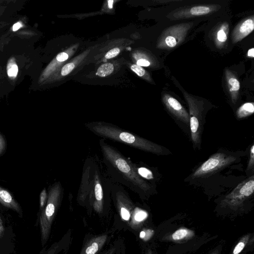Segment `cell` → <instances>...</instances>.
I'll return each instance as SVG.
<instances>
[{
    "mask_svg": "<svg viewBox=\"0 0 254 254\" xmlns=\"http://www.w3.org/2000/svg\"><path fill=\"white\" fill-rule=\"evenodd\" d=\"M0 203L3 206L13 210L19 216H22V210L20 204L12 194L6 189L0 186Z\"/></svg>",
    "mask_w": 254,
    "mask_h": 254,
    "instance_id": "13",
    "label": "cell"
},
{
    "mask_svg": "<svg viewBox=\"0 0 254 254\" xmlns=\"http://www.w3.org/2000/svg\"><path fill=\"white\" fill-rule=\"evenodd\" d=\"M220 249L219 248H217L215 251H213L210 254H220Z\"/></svg>",
    "mask_w": 254,
    "mask_h": 254,
    "instance_id": "38",
    "label": "cell"
},
{
    "mask_svg": "<svg viewBox=\"0 0 254 254\" xmlns=\"http://www.w3.org/2000/svg\"><path fill=\"white\" fill-rule=\"evenodd\" d=\"M191 24L181 23L166 29L161 34L158 47L163 49L176 47L184 41Z\"/></svg>",
    "mask_w": 254,
    "mask_h": 254,
    "instance_id": "6",
    "label": "cell"
},
{
    "mask_svg": "<svg viewBox=\"0 0 254 254\" xmlns=\"http://www.w3.org/2000/svg\"><path fill=\"white\" fill-rule=\"evenodd\" d=\"M118 246L114 245L104 251L102 254H117Z\"/></svg>",
    "mask_w": 254,
    "mask_h": 254,
    "instance_id": "33",
    "label": "cell"
},
{
    "mask_svg": "<svg viewBox=\"0 0 254 254\" xmlns=\"http://www.w3.org/2000/svg\"><path fill=\"white\" fill-rule=\"evenodd\" d=\"M184 96L189 107L190 126L191 140L194 145H198L200 142L202 128V105L195 99L184 92Z\"/></svg>",
    "mask_w": 254,
    "mask_h": 254,
    "instance_id": "4",
    "label": "cell"
},
{
    "mask_svg": "<svg viewBox=\"0 0 254 254\" xmlns=\"http://www.w3.org/2000/svg\"><path fill=\"white\" fill-rule=\"evenodd\" d=\"M93 132L106 139L116 141L145 152L157 155L167 154L166 149L152 141L108 123H93L85 125Z\"/></svg>",
    "mask_w": 254,
    "mask_h": 254,
    "instance_id": "1",
    "label": "cell"
},
{
    "mask_svg": "<svg viewBox=\"0 0 254 254\" xmlns=\"http://www.w3.org/2000/svg\"><path fill=\"white\" fill-rule=\"evenodd\" d=\"M254 165V145L253 144L250 150V158L248 165V169L253 168Z\"/></svg>",
    "mask_w": 254,
    "mask_h": 254,
    "instance_id": "30",
    "label": "cell"
},
{
    "mask_svg": "<svg viewBox=\"0 0 254 254\" xmlns=\"http://www.w3.org/2000/svg\"><path fill=\"white\" fill-rule=\"evenodd\" d=\"M136 64L140 66H148L150 65V63L146 59H140L137 60Z\"/></svg>",
    "mask_w": 254,
    "mask_h": 254,
    "instance_id": "32",
    "label": "cell"
},
{
    "mask_svg": "<svg viewBox=\"0 0 254 254\" xmlns=\"http://www.w3.org/2000/svg\"><path fill=\"white\" fill-rule=\"evenodd\" d=\"M6 148V139L4 136L0 132V156L4 153Z\"/></svg>",
    "mask_w": 254,
    "mask_h": 254,
    "instance_id": "27",
    "label": "cell"
},
{
    "mask_svg": "<svg viewBox=\"0 0 254 254\" xmlns=\"http://www.w3.org/2000/svg\"><path fill=\"white\" fill-rule=\"evenodd\" d=\"M225 77L227 88L232 101L235 103L238 98L240 88V82L234 74L227 69L225 70Z\"/></svg>",
    "mask_w": 254,
    "mask_h": 254,
    "instance_id": "14",
    "label": "cell"
},
{
    "mask_svg": "<svg viewBox=\"0 0 254 254\" xmlns=\"http://www.w3.org/2000/svg\"><path fill=\"white\" fill-rule=\"evenodd\" d=\"M254 112V104L253 102L245 103L241 106L236 112L238 119H242L252 115Z\"/></svg>",
    "mask_w": 254,
    "mask_h": 254,
    "instance_id": "19",
    "label": "cell"
},
{
    "mask_svg": "<svg viewBox=\"0 0 254 254\" xmlns=\"http://www.w3.org/2000/svg\"><path fill=\"white\" fill-rule=\"evenodd\" d=\"M147 217L148 213L146 211L136 207L132 212L130 220L128 222L129 226L132 229H136L142 224Z\"/></svg>",
    "mask_w": 254,
    "mask_h": 254,
    "instance_id": "17",
    "label": "cell"
},
{
    "mask_svg": "<svg viewBox=\"0 0 254 254\" xmlns=\"http://www.w3.org/2000/svg\"><path fill=\"white\" fill-rule=\"evenodd\" d=\"M74 67V64L73 63H69L64 65L61 71V74L65 76L69 73Z\"/></svg>",
    "mask_w": 254,
    "mask_h": 254,
    "instance_id": "26",
    "label": "cell"
},
{
    "mask_svg": "<svg viewBox=\"0 0 254 254\" xmlns=\"http://www.w3.org/2000/svg\"><path fill=\"white\" fill-rule=\"evenodd\" d=\"M131 69L139 76H143L145 73V70L140 66L133 64L130 67Z\"/></svg>",
    "mask_w": 254,
    "mask_h": 254,
    "instance_id": "25",
    "label": "cell"
},
{
    "mask_svg": "<svg viewBox=\"0 0 254 254\" xmlns=\"http://www.w3.org/2000/svg\"><path fill=\"white\" fill-rule=\"evenodd\" d=\"M113 3V0H109L108 1V3H109V6L110 8H112V4Z\"/></svg>",
    "mask_w": 254,
    "mask_h": 254,
    "instance_id": "39",
    "label": "cell"
},
{
    "mask_svg": "<svg viewBox=\"0 0 254 254\" xmlns=\"http://www.w3.org/2000/svg\"><path fill=\"white\" fill-rule=\"evenodd\" d=\"M145 254H152V251L150 250H148Z\"/></svg>",
    "mask_w": 254,
    "mask_h": 254,
    "instance_id": "40",
    "label": "cell"
},
{
    "mask_svg": "<svg viewBox=\"0 0 254 254\" xmlns=\"http://www.w3.org/2000/svg\"><path fill=\"white\" fill-rule=\"evenodd\" d=\"M68 57L67 54L62 52L57 55V60L59 62H64L67 59Z\"/></svg>",
    "mask_w": 254,
    "mask_h": 254,
    "instance_id": "34",
    "label": "cell"
},
{
    "mask_svg": "<svg viewBox=\"0 0 254 254\" xmlns=\"http://www.w3.org/2000/svg\"><path fill=\"white\" fill-rule=\"evenodd\" d=\"M254 190V176L239 184L230 193L227 195L223 202L230 207H234L241 204L252 195Z\"/></svg>",
    "mask_w": 254,
    "mask_h": 254,
    "instance_id": "7",
    "label": "cell"
},
{
    "mask_svg": "<svg viewBox=\"0 0 254 254\" xmlns=\"http://www.w3.org/2000/svg\"><path fill=\"white\" fill-rule=\"evenodd\" d=\"M114 70L113 65L110 63L104 64L97 69L96 74L101 77L110 75Z\"/></svg>",
    "mask_w": 254,
    "mask_h": 254,
    "instance_id": "21",
    "label": "cell"
},
{
    "mask_svg": "<svg viewBox=\"0 0 254 254\" xmlns=\"http://www.w3.org/2000/svg\"><path fill=\"white\" fill-rule=\"evenodd\" d=\"M39 196V208L40 211H42L44 209L48 199V193L45 188L41 191Z\"/></svg>",
    "mask_w": 254,
    "mask_h": 254,
    "instance_id": "23",
    "label": "cell"
},
{
    "mask_svg": "<svg viewBox=\"0 0 254 254\" xmlns=\"http://www.w3.org/2000/svg\"><path fill=\"white\" fill-rule=\"evenodd\" d=\"M214 5H196L184 9L175 13L173 16L176 18H184L208 14L215 10Z\"/></svg>",
    "mask_w": 254,
    "mask_h": 254,
    "instance_id": "11",
    "label": "cell"
},
{
    "mask_svg": "<svg viewBox=\"0 0 254 254\" xmlns=\"http://www.w3.org/2000/svg\"><path fill=\"white\" fill-rule=\"evenodd\" d=\"M254 29V18L252 16L238 24L234 29L232 38L234 43L242 40L253 32Z\"/></svg>",
    "mask_w": 254,
    "mask_h": 254,
    "instance_id": "10",
    "label": "cell"
},
{
    "mask_svg": "<svg viewBox=\"0 0 254 254\" xmlns=\"http://www.w3.org/2000/svg\"><path fill=\"white\" fill-rule=\"evenodd\" d=\"M153 233L154 231L152 230H144L140 233V237L145 240H147L153 235Z\"/></svg>",
    "mask_w": 254,
    "mask_h": 254,
    "instance_id": "28",
    "label": "cell"
},
{
    "mask_svg": "<svg viewBox=\"0 0 254 254\" xmlns=\"http://www.w3.org/2000/svg\"><path fill=\"white\" fill-rule=\"evenodd\" d=\"M120 53V50L118 48H115L109 52L105 55V58L107 59H110L117 56Z\"/></svg>",
    "mask_w": 254,
    "mask_h": 254,
    "instance_id": "29",
    "label": "cell"
},
{
    "mask_svg": "<svg viewBox=\"0 0 254 254\" xmlns=\"http://www.w3.org/2000/svg\"><path fill=\"white\" fill-rule=\"evenodd\" d=\"M236 160L232 155L217 152L212 155L192 173L193 178L202 177L210 175L228 166Z\"/></svg>",
    "mask_w": 254,
    "mask_h": 254,
    "instance_id": "5",
    "label": "cell"
},
{
    "mask_svg": "<svg viewBox=\"0 0 254 254\" xmlns=\"http://www.w3.org/2000/svg\"><path fill=\"white\" fill-rule=\"evenodd\" d=\"M162 101L168 110L178 120L186 124H189V114L176 98L165 94L162 96Z\"/></svg>",
    "mask_w": 254,
    "mask_h": 254,
    "instance_id": "8",
    "label": "cell"
},
{
    "mask_svg": "<svg viewBox=\"0 0 254 254\" xmlns=\"http://www.w3.org/2000/svg\"><path fill=\"white\" fill-rule=\"evenodd\" d=\"M100 145L104 159L111 167L133 188L146 191L150 186L137 173L136 166L103 140Z\"/></svg>",
    "mask_w": 254,
    "mask_h": 254,
    "instance_id": "2",
    "label": "cell"
},
{
    "mask_svg": "<svg viewBox=\"0 0 254 254\" xmlns=\"http://www.w3.org/2000/svg\"><path fill=\"white\" fill-rule=\"evenodd\" d=\"M94 191L95 200L93 201V208L97 213L100 214L103 210V193L102 186L97 177H96L95 180Z\"/></svg>",
    "mask_w": 254,
    "mask_h": 254,
    "instance_id": "16",
    "label": "cell"
},
{
    "mask_svg": "<svg viewBox=\"0 0 254 254\" xmlns=\"http://www.w3.org/2000/svg\"><path fill=\"white\" fill-rule=\"evenodd\" d=\"M194 236V232L187 228H181L174 233L170 237L171 240L178 242L190 239Z\"/></svg>",
    "mask_w": 254,
    "mask_h": 254,
    "instance_id": "18",
    "label": "cell"
},
{
    "mask_svg": "<svg viewBox=\"0 0 254 254\" xmlns=\"http://www.w3.org/2000/svg\"><path fill=\"white\" fill-rule=\"evenodd\" d=\"M62 189L60 184H54L49 190L48 199L40 217L41 243L44 246L49 239L52 223L59 208L61 198Z\"/></svg>",
    "mask_w": 254,
    "mask_h": 254,
    "instance_id": "3",
    "label": "cell"
},
{
    "mask_svg": "<svg viewBox=\"0 0 254 254\" xmlns=\"http://www.w3.org/2000/svg\"><path fill=\"white\" fill-rule=\"evenodd\" d=\"M62 240L58 243H55L49 248L45 254H56L59 251L62 245Z\"/></svg>",
    "mask_w": 254,
    "mask_h": 254,
    "instance_id": "24",
    "label": "cell"
},
{
    "mask_svg": "<svg viewBox=\"0 0 254 254\" xmlns=\"http://www.w3.org/2000/svg\"><path fill=\"white\" fill-rule=\"evenodd\" d=\"M251 236V234H249L242 237L234 247L232 254H240L248 243Z\"/></svg>",
    "mask_w": 254,
    "mask_h": 254,
    "instance_id": "20",
    "label": "cell"
},
{
    "mask_svg": "<svg viewBox=\"0 0 254 254\" xmlns=\"http://www.w3.org/2000/svg\"><path fill=\"white\" fill-rule=\"evenodd\" d=\"M117 204L118 211L122 220L129 222L133 210V204L127 197L122 193L117 195Z\"/></svg>",
    "mask_w": 254,
    "mask_h": 254,
    "instance_id": "12",
    "label": "cell"
},
{
    "mask_svg": "<svg viewBox=\"0 0 254 254\" xmlns=\"http://www.w3.org/2000/svg\"><path fill=\"white\" fill-rule=\"evenodd\" d=\"M5 232V228L3 224V222L0 216V239H1L4 235Z\"/></svg>",
    "mask_w": 254,
    "mask_h": 254,
    "instance_id": "35",
    "label": "cell"
},
{
    "mask_svg": "<svg viewBox=\"0 0 254 254\" xmlns=\"http://www.w3.org/2000/svg\"><path fill=\"white\" fill-rule=\"evenodd\" d=\"M18 72V67L16 64H13L8 69L7 74L9 76H16Z\"/></svg>",
    "mask_w": 254,
    "mask_h": 254,
    "instance_id": "31",
    "label": "cell"
},
{
    "mask_svg": "<svg viewBox=\"0 0 254 254\" xmlns=\"http://www.w3.org/2000/svg\"><path fill=\"white\" fill-rule=\"evenodd\" d=\"M108 239L107 234L93 236L84 244L79 254H98Z\"/></svg>",
    "mask_w": 254,
    "mask_h": 254,
    "instance_id": "9",
    "label": "cell"
},
{
    "mask_svg": "<svg viewBox=\"0 0 254 254\" xmlns=\"http://www.w3.org/2000/svg\"><path fill=\"white\" fill-rule=\"evenodd\" d=\"M136 171L138 175L142 178L147 180H151L153 179V175L152 172L148 169L145 167L137 168Z\"/></svg>",
    "mask_w": 254,
    "mask_h": 254,
    "instance_id": "22",
    "label": "cell"
},
{
    "mask_svg": "<svg viewBox=\"0 0 254 254\" xmlns=\"http://www.w3.org/2000/svg\"><path fill=\"white\" fill-rule=\"evenodd\" d=\"M229 24L223 22L216 29L214 35V42L216 46L221 48L226 43L228 39Z\"/></svg>",
    "mask_w": 254,
    "mask_h": 254,
    "instance_id": "15",
    "label": "cell"
},
{
    "mask_svg": "<svg viewBox=\"0 0 254 254\" xmlns=\"http://www.w3.org/2000/svg\"><path fill=\"white\" fill-rule=\"evenodd\" d=\"M247 55L249 57L254 58V48H252L249 50Z\"/></svg>",
    "mask_w": 254,
    "mask_h": 254,
    "instance_id": "37",
    "label": "cell"
},
{
    "mask_svg": "<svg viewBox=\"0 0 254 254\" xmlns=\"http://www.w3.org/2000/svg\"><path fill=\"white\" fill-rule=\"evenodd\" d=\"M22 26V24L21 22H18L16 23H15L12 27V30L13 31H16L17 30H18L20 27Z\"/></svg>",
    "mask_w": 254,
    "mask_h": 254,
    "instance_id": "36",
    "label": "cell"
}]
</instances>
